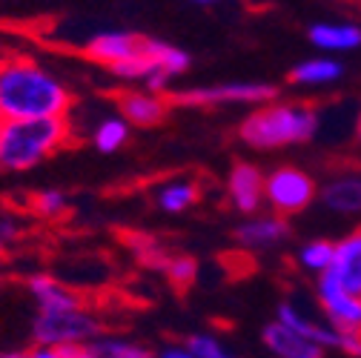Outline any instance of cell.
Returning <instances> with one entry per match:
<instances>
[{
    "instance_id": "obj_1",
    "label": "cell",
    "mask_w": 361,
    "mask_h": 358,
    "mask_svg": "<svg viewBox=\"0 0 361 358\" xmlns=\"http://www.w3.org/2000/svg\"><path fill=\"white\" fill-rule=\"evenodd\" d=\"M69 83L29 55H0V121L69 118Z\"/></svg>"
},
{
    "instance_id": "obj_2",
    "label": "cell",
    "mask_w": 361,
    "mask_h": 358,
    "mask_svg": "<svg viewBox=\"0 0 361 358\" xmlns=\"http://www.w3.org/2000/svg\"><path fill=\"white\" fill-rule=\"evenodd\" d=\"M322 121L319 109L301 104V101H269L247 112V118L238 123V141L247 149L255 152H276L287 147H298L315 138Z\"/></svg>"
},
{
    "instance_id": "obj_3",
    "label": "cell",
    "mask_w": 361,
    "mask_h": 358,
    "mask_svg": "<svg viewBox=\"0 0 361 358\" xmlns=\"http://www.w3.org/2000/svg\"><path fill=\"white\" fill-rule=\"evenodd\" d=\"M72 141L69 118L0 121V163L4 172H32Z\"/></svg>"
},
{
    "instance_id": "obj_4",
    "label": "cell",
    "mask_w": 361,
    "mask_h": 358,
    "mask_svg": "<svg viewBox=\"0 0 361 358\" xmlns=\"http://www.w3.org/2000/svg\"><path fill=\"white\" fill-rule=\"evenodd\" d=\"M104 335V321L92 307H72L58 312H37L32 321V338L40 347H80Z\"/></svg>"
},
{
    "instance_id": "obj_5",
    "label": "cell",
    "mask_w": 361,
    "mask_h": 358,
    "mask_svg": "<svg viewBox=\"0 0 361 358\" xmlns=\"http://www.w3.org/2000/svg\"><path fill=\"white\" fill-rule=\"evenodd\" d=\"M279 98V89L264 80H227L212 86H190L172 92L169 101L192 109H218V106H261Z\"/></svg>"
},
{
    "instance_id": "obj_6",
    "label": "cell",
    "mask_w": 361,
    "mask_h": 358,
    "mask_svg": "<svg viewBox=\"0 0 361 358\" xmlns=\"http://www.w3.org/2000/svg\"><path fill=\"white\" fill-rule=\"evenodd\" d=\"M264 201L281 218L301 215L319 201V181L295 163H281L267 172L264 181Z\"/></svg>"
},
{
    "instance_id": "obj_7",
    "label": "cell",
    "mask_w": 361,
    "mask_h": 358,
    "mask_svg": "<svg viewBox=\"0 0 361 358\" xmlns=\"http://www.w3.org/2000/svg\"><path fill=\"white\" fill-rule=\"evenodd\" d=\"M315 304H319L322 319L336 333L361 330V295L344 290L330 276L315 278Z\"/></svg>"
},
{
    "instance_id": "obj_8",
    "label": "cell",
    "mask_w": 361,
    "mask_h": 358,
    "mask_svg": "<svg viewBox=\"0 0 361 358\" xmlns=\"http://www.w3.org/2000/svg\"><path fill=\"white\" fill-rule=\"evenodd\" d=\"M264 181H267V172L252 163V161H235L230 175H227V204L250 218V215H258L267 201H264Z\"/></svg>"
},
{
    "instance_id": "obj_9",
    "label": "cell",
    "mask_w": 361,
    "mask_h": 358,
    "mask_svg": "<svg viewBox=\"0 0 361 358\" xmlns=\"http://www.w3.org/2000/svg\"><path fill=\"white\" fill-rule=\"evenodd\" d=\"M172 109L169 95L152 92L144 86H129L118 95V115L132 126V129H152L166 121Z\"/></svg>"
},
{
    "instance_id": "obj_10",
    "label": "cell",
    "mask_w": 361,
    "mask_h": 358,
    "mask_svg": "<svg viewBox=\"0 0 361 358\" xmlns=\"http://www.w3.org/2000/svg\"><path fill=\"white\" fill-rule=\"evenodd\" d=\"M141 47H144V35H135L126 29H112V32H101L89 40L83 47V55L92 63L104 66L106 72H112V69L129 63L141 52Z\"/></svg>"
},
{
    "instance_id": "obj_11",
    "label": "cell",
    "mask_w": 361,
    "mask_h": 358,
    "mask_svg": "<svg viewBox=\"0 0 361 358\" xmlns=\"http://www.w3.org/2000/svg\"><path fill=\"white\" fill-rule=\"evenodd\" d=\"M235 244L247 252H267V249H276L290 238V221L281 215H250L241 218L238 227L233 233Z\"/></svg>"
},
{
    "instance_id": "obj_12",
    "label": "cell",
    "mask_w": 361,
    "mask_h": 358,
    "mask_svg": "<svg viewBox=\"0 0 361 358\" xmlns=\"http://www.w3.org/2000/svg\"><path fill=\"white\" fill-rule=\"evenodd\" d=\"M319 201L336 215H361V172L338 169L319 184Z\"/></svg>"
},
{
    "instance_id": "obj_13",
    "label": "cell",
    "mask_w": 361,
    "mask_h": 358,
    "mask_svg": "<svg viewBox=\"0 0 361 358\" xmlns=\"http://www.w3.org/2000/svg\"><path fill=\"white\" fill-rule=\"evenodd\" d=\"M276 321L290 327V330H295L298 335L315 341L324 350H336V344H338V333L322 319V312H319V316H312V312H307L298 301H290V298L281 301L279 309H276Z\"/></svg>"
},
{
    "instance_id": "obj_14",
    "label": "cell",
    "mask_w": 361,
    "mask_h": 358,
    "mask_svg": "<svg viewBox=\"0 0 361 358\" xmlns=\"http://www.w3.org/2000/svg\"><path fill=\"white\" fill-rule=\"evenodd\" d=\"M261 341H264V347L273 352L276 358H327V350L324 347H319L315 341L298 335L295 330L279 324L276 319L269 321V324H264Z\"/></svg>"
},
{
    "instance_id": "obj_15",
    "label": "cell",
    "mask_w": 361,
    "mask_h": 358,
    "mask_svg": "<svg viewBox=\"0 0 361 358\" xmlns=\"http://www.w3.org/2000/svg\"><path fill=\"white\" fill-rule=\"evenodd\" d=\"M26 290L37 307V312H58V309H72V307H83V298L63 284L61 278L49 276V273H35L26 278Z\"/></svg>"
},
{
    "instance_id": "obj_16",
    "label": "cell",
    "mask_w": 361,
    "mask_h": 358,
    "mask_svg": "<svg viewBox=\"0 0 361 358\" xmlns=\"http://www.w3.org/2000/svg\"><path fill=\"white\" fill-rule=\"evenodd\" d=\"M327 276L344 290L361 295V227L336 241V255Z\"/></svg>"
},
{
    "instance_id": "obj_17",
    "label": "cell",
    "mask_w": 361,
    "mask_h": 358,
    "mask_svg": "<svg viewBox=\"0 0 361 358\" xmlns=\"http://www.w3.org/2000/svg\"><path fill=\"white\" fill-rule=\"evenodd\" d=\"M307 37L322 52H353L361 47V26L350 20H319L307 29Z\"/></svg>"
},
{
    "instance_id": "obj_18",
    "label": "cell",
    "mask_w": 361,
    "mask_h": 358,
    "mask_svg": "<svg viewBox=\"0 0 361 358\" xmlns=\"http://www.w3.org/2000/svg\"><path fill=\"white\" fill-rule=\"evenodd\" d=\"M201 195H204V190L195 178H172V181L155 187L152 201L166 215H184L201 201Z\"/></svg>"
},
{
    "instance_id": "obj_19",
    "label": "cell",
    "mask_w": 361,
    "mask_h": 358,
    "mask_svg": "<svg viewBox=\"0 0 361 358\" xmlns=\"http://www.w3.org/2000/svg\"><path fill=\"white\" fill-rule=\"evenodd\" d=\"M344 78V63L336 61V58H327V55H319V58H307L301 63H295L290 69V83L293 86H301V89H322V86H333Z\"/></svg>"
},
{
    "instance_id": "obj_20",
    "label": "cell",
    "mask_w": 361,
    "mask_h": 358,
    "mask_svg": "<svg viewBox=\"0 0 361 358\" xmlns=\"http://www.w3.org/2000/svg\"><path fill=\"white\" fill-rule=\"evenodd\" d=\"M333 255H336V241L330 238H310L298 247L295 252V264H298V270L312 276V278H322L330 273V266H333Z\"/></svg>"
},
{
    "instance_id": "obj_21",
    "label": "cell",
    "mask_w": 361,
    "mask_h": 358,
    "mask_svg": "<svg viewBox=\"0 0 361 358\" xmlns=\"http://www.w3.org/2000/svg\"><path fill=\"white\" fill-rule=\"evenodd\" d=\"M147 52L155 61L158 72L164 78H169V80L178 78V75H184L190 69V63H192V58H190L187 49H180V47H175V43H166V40H158V37H147Z\"/></svg>"
},
{
    "instance_id": "obj_22",
    "label": "cell",
    "mask_w": 361,
    "mask_h": 358,
    "mask_svg": "<svg viewBox=\"0 0 361 358\" xmlns=\"http://www.w3.org/2000/svg\"><path fill=\"white\" fill-rule=\"evenodd\" d=\"M89 352H92V358H158L155 350H149L141 341L126 335H106V333L89 344Z\"/></svg>"
},
{
    "instance_id": "obj_23",
    "label": "cell",
    "mask_w": 361,
    "mask_h": 358,
    "mask_svg": "<svg viewBox=\"0 0 361 358\" xmlns=\"http://www.w3.org/2000/svg\"><path fill=\"white\" fill-rule=\"evenodd\" d=\"M129 135H132V126L121 115H106L92 129V147L101 155H112V152H121L126 147Z\"/></svg>"
},
{
    "instance_id": "obj_24",
    "label": "cell",
    "mask_w": 361,
    "mask_h": 358,
    "mask_svg": "<svg viewBox=\"0 0 361 358\" xmlns=\"http://www.w3.org/2000/svg\"><path fill=\"white\" fill-rule=\"evenodd\" d=\"M29 206H32V215H37L43 221H58V218H66V212H69V195L63 190L49 187V190L35 192Z\"/></svg>"
},
{
    "instance_id": "obj_25",
    "label": "cell",
    "mask_w": 361,
    "mask_h": 358,
    "mask_svg": "<svg viewBox=\"0 0 361 358\" xmlns=\"http://www.w3.org/2000/svg\"><path fill=\"white\" fill-rule=\"evenodd\" d=\"M184 344L192 350L195 358H241V352L233 344H227L212 333H192V335H187Z\"/></svg>"
},
{
    "instance_id": "obj_26",
    "label": "cell",
    "mask_w": 361,
    "mask_h": 358,
    "mask_svg": "<svg viewBox=\"0 0 361 358\" xmlns=\"http://www.w3.org/2000/svg\"><path fill=\"white\" fill-rule=\"evenodd\" d=\"M161 273L175 290H190L198 281V261L190 255H169L161 266Z\"/></svg>"
},
{
    "instance_id": "obj_27",
    "label": "cell",
    "mask_w": 361,
    "mask_h": 358,
    "mask_svg": "<svg viewBox=\"0 0 361 358\" xmlns=\"http://www.w3.org/2000/svg\"><path fill=\"white\" fill-rule=\"evenodd\" d=\"M29 358H92L89 344L80 347H40L35 344V350H29Z\"/></svg>"
},
{
    "instance_id": "obj_28",
    "label": "cell",
    "mask_w": 361,
    "mask_h": 358,
    "mask_svg": "<svg viewBox=\"0 0 361 358\" xmlns=\"http://www.w3.org/2000/svg\"><path fill=\"white\" fill-rule=\"evenodd\" d=\"M18 238H20V221L15 218V212L0 209V252L9 249Z\"/></svg>"
},
{
    "instance_id": "obj_29",
    "label": "cell",
    "mask_w": 361,
    "mask_h": 358,
    "mask_svg": "<svg viewBox=\"0 0 361 358\" xmlns=\"http://www.w3.org/2000/svg\"><path fill=\"white\" fill-rule=\"evenodd\" d=\"M338 352L350 355V358H361V330H350V333H338Z\"/></svg>"
},
{
    "instance_id": "obj_30",
    "label": "cell",
    "mask_w": 361,
    "mask_h": 358,
    "mask_svg": "<svg viewBox=\"0 0 361 358\" xmlns=\"http://www.w3.org/2000/svg\"><path fill=\"white\" fill-rule=\"evenodd\" d=\"M158 358H195L187 344H164L158 350Z\"/></svg>"
},
{
    "instance_id": "obj_31",
    "label": "cell",
    "mask_w": 361,
    "mask_h": 358,
    "mask_svg": "<svg viewBox=\"0 0 361 358\" xmlns=\"http://www.w3.org/2000/svg\"><path fill=\"white\" fill-rule=\"evenodd\" d=\"M0 358H29V352H23V350H9V352H0Z\"/></svg>"
},
{
    "instance_id": "obj_32",
    "label": "cell",
    "mask_w": 361,
    "mask_h": 358,
    "mask_svg": "<svg viewBox=\"0 0 361 358\" xmlns=\"http://www.w3.org/2000/svg\"><path fill=\"white\" fill-rule=\"evenodd\" d=\"M187 4H195V6H215L221 0H187Z\"/></svg>"
},
{
    "instance_id": "obj_33",
    "label": "cell",
    "mask_w": 361,
    "mask_h": 358,
    "mask_svg": "<svg viewBox=\"0 0 361 358\" xmlns=\"http://www.w3.org/2000/svg\"><path fill=\"white\" fill-rule=\"evenodd\" d=\"M355 138H358V141H361V112H358V115H355Z\"/></svg>"
},
{
    "instance_id": "obj_34",
    "label": "cell",
    "mask_w": 361,
    "mask_h": 358,
    "mask_svg": "<svg viewBox=\"0 0 361 358\" xmlns=\"http://www.w3.org/2000/svg\"><path fill=\"white\" fill-rule=\"evenodd\" d=\"M0 172H4V163H0Z\"/></svg>"
}]
</instances>
